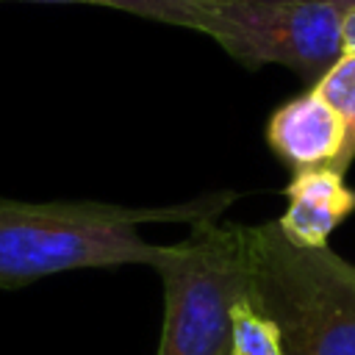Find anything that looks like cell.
<instances>
[{
	"instance_id": "cell-1",
	"label": "cell",
	"mask_w": 355,
	"mask_h": 355,
	"mask_svg": "<svg viewBox=\"0 0 355 355\" xmlns=\"http://www.w3.org/2000/svg\"><path fill=\"white\" fill-rule=\"evenodd\" d=\"M233 200H239L236 191H216L186 205L125 208L94 200L28 202L0 197V288H22L72 269L155 266L164 244L144 241L139 225L219 219Z\"/></svg>"
},
{
	"instance_id": "cell-2",
	"label": "cell",
	"mask_w": 355,
	"mask_h": 355,
	"mask_svg": "<svg viewBox=\"0 0 355 355\" xmlns=\"http://www.w3.org/2000/svg\"><path fill=\"white\" fill-rule=\"evenodd\" d=\"M250 297L277 324L283 355H355V266L291 244L277 222L247 227Z\"/></svg>"
},
{
	"instance_id": "cell-3",
	"label": "cell",
	"mask_w": 355,
	"mask_h": 355,
	"mask_svg": "<svg viewBox=\"0 0 355 355\" xmlns=\"http://www.w3.org/2000/svg\"><path fill=\"white\" fill-rule=\"evenodd\" d=\"M164 283L155 355H233V305L250 288L247 225L202 219L164 244L153 266Z\"/></svg>"
},
{
	"instance_id": "cell-4",
	"label": "cell",
	"mask_w": 355,
	"mask_h": 355,
	"mask_svg": "<svg viewBox=\"0 0 355 355\" xmlns=\"http://www.w3.org/2000/svg\"><path fill=\"white\" fill-rule=\"evenodd\" d=\"M344 0H230L208 3L205 31L247 69L280 64L313 86L344 53Z\"/></svg>"
},
{
	"instance_id": "cell-5",
	"label": "cell",
	"mask_w": 355,
	"mask_h": 355,
	"mask_svg": "<svg viewBox=\"0 0 355 355\" xmlns=\"http://www.w3.org/2000/svg\"><path fill=\"white\" fill-rule=\"evenodd\" d=\"M344 122L333 105L316 92L291 97L266 122V141L272 153L297 172L336 169L344 150Z\"/></svg>"
},
{
	"instance_id": "cell-6",
	"label": "cell",
	"mask_w": 355,
	"mask_h": 355,
	"mask_svg": "<svg viewBox=\"0 0 355 355\" xmlns=\"http://www.w3.org/2000/svg\"><path fill=\"white\" fill-rule=\"evenodd\" d=\"M355 211V189L336 169L297 172L286 186V211L277 227L297 247H327L330 233Z\"/></svg>"
},
{
	"instance_id": "cell-7",
	"label": "cell",
	"mask_w": 355,
	"mask_h": 355,
	"mask_svg": "<svg viewBox=\"0 0 355 355\" xmlns=\"http://www.w3.org/2000/svg\"><path fill=\"white\" fill-rule=\"evenodd\" d=\"M0 3H83V6H103L114 11H125L133 17H144L153 22L180 25L189 31H205L208 3L202 0H0Z\"/></svg>"
},
{
	"instance_id": "cell-8",
	"label": "cell",
	"mask_w": 355,
	"mask_h": 355,
	"mask_svg": "<svg viewBox=\"0 0 355 355\" xmlns=\"http://www.w3.org/2000/svg\"><path fill=\"white\" fill-rule=\"evenodd\" d=\"M311 89H316L344 122L347 136L341 158L336 164V172L344 175L347 166L355 161V55H341Z\"/></svg>"
},
{
	"instance_id": "cell-9",
	"label": "cell",
	"mask_w": 355,
	"mask_h": 355,
	"mask_svg": "<svg viewBox=\"0 0 355 355\" xmlns=\"http://www.w3.org/2000/svg\"><path fill=\"white\" fill-rule=\"evenodd\" d=\"M233 355H283L277 324L247 294L233 305Z\"/></svg>"
},
{
	"instance_id": "cell-10",
	"label": "cell",
	"mask_w": 355,
	"mask_h": 355,
	"mask_svg": "<svg viewBox=\"0 0 355 355\" xmlns=\"http://www.w3.org/2000/svg\"><path fill=\"white\" fill-rule=\"evenodd\" d=\"M341 53L355 55V6L347 8L344 22H341Z\"/></svg>"
},
{
	"instance_id": "cell-11",
	"label": "cell",
	"mask_w": 355,
	"mask_h": 355,
	"mask_svg": "<svg viewBox=\"0 0 355 355\" xmlns=\"http://www.w3.org/2000/svg\"><path fill=\"white\" fill-rule=\"evenodd\" d=\"M202 3H230V0H202Z\"/></svg>"
},
{
	"instance_id": "cell-12",
	"label": "cell",
	"mask_w": 355,
	"mask_h": 355,
	"mask_svg": "<svg viewBox=\"0 0 355 355\" xmlns=\"http://www.w3.org/2000/svg\"><path fill=\"white\" fill-rule=\"evenodd\" d=\"M344 3H349V6H355V0H344Z\"/></svg>"
}]
</instances>
